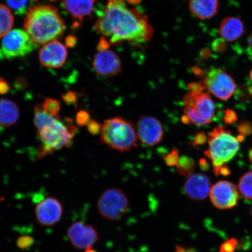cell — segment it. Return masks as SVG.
Listing matches in <instances>:
<instances>
[{
  "mask_svg": "<svg viewBox=\"0 0 252 252\" xmlns=\"http://www.w3.org/2000/svg\"><path fill=\"white\" fill-rule=\"evenodd\" d=\"M94 28L102 36L109 37V42L113 45L124 42H149L154 34L147 16L137 9H129L125 0H108Z\"/></svg>",
  "mask_w": 252,
  "mask_h": 252,
  "instance_id": "1",
  "label": "cell"
},
{
  "mask_svg": "<svg viewBox=\"0 0 252 252\" xmlns=\"http://www.w3.org/2000/svg\"><path fill=\"white\" fill-rule=\"evenodd\" d=\"M24 27L37 45L58 39L66 29L58 9L49 5H36L30 8L25 15Z\"/></svg>",
  "mask_w": 252,
  "mask_h": 252,
  "instance_id": "2",
  "label": "cell"
},
{
  "mask_svg": "<svg viewBox=\"0 0 252 252\" xmlns=\"http://www.w3.org/2000/svg\"><path fill=\"white\" fill-rule=\"evenodd\" d=\"M208 143L209 149L204 151V155L212 160L214 175L218 176L220 168L238 153L239 142L230 131L222 126H217L211 131Z\"/></svg>",
  "mask_w": 252,
  "mask_h": 252,
  "instance_id": "3",
  "label": "cell"
},
{
  "mask_svg": "<svg viewBox=\"0 0 252 252\" xmlns=\"http://www.w3.org/2000/svg\"><path fill=\"white\" fill-rule=\"evenodd\" d=\"M138 140L133 125L121 118L106 120L102 126L100 142L120 152L136 147Z\"/></svg>",
  "mask_w": 252,
  "mask_h": 252,
  "instance_id": "4",
  "label": "cell"
},
{
  "mask_svg": "<svg viewBox=\"0 0 252 252\" xmlns=\"http://www.w3.org/2000/svg\"><path fill=\"white\" fill-rule=\"evenodd\" d=\"M76 130L75 126L65 125L56 118L51 124L37 131L41 142L39 157L42 158L63 147L70 146Z\"/></svg>",
  "mask_w": 252,
  "mask_h": 252,
  "instance_id": "5",
  "label": "cell"
},
{
  "mask_svg": "<svg viewBox=\"0 0 252 252\" xmlns=\"http://www.w3.org/2000/svg\"><path fill=\"white\" fill-rule=\"evenodd\" d=\"M36 46L25 30H12L3 37L0 47V59L26 56L32 52Z\"/></svg>",
  "mask_w": 252,
  "mask_h": 252,
  "instance_id": "6",
  "label": "cell"
},
{
  "mask_svg": "<svg viewBox=\"0 0 252 252\" xmlns=\"http://www.w3.org/2000/svg\"><path fill=\"white\" fill-rule=\"evenodd\" d=\"M129 201L121 189L109 188L100 196L97 202V210L104 219L115 220L122 218L127 213Z\"/></svg>",
  "mask_w": 252,
  "mask_h": 252,
  "instance_id": "7",
  "label": "cell"
},
{
  "mask_svg": "<svg viewBox=\"0 0 252 252\" xmlns=\"http://www.w3.org/2000/svg\"><path fill=\"white\" fill-rule=\"evenodd\" d=\"M202 82L206 90L222 100L229 99L236 88L234 79L220 68H211Z\"/></svg>",
  "mask_w": 252,
  "mask_h": 252,
  "instance_id": "8",
  "label": "cell"
},
{
  "mask_svg": "<svg viewBox=\"0 0 252 252\" xmlns=\"http://www.w3.org/2000/svg\"><path fill=\"white\" fill-rule=\"evenodd\" d=\"M210 196L217 209L229 210L237 205L239 194L237 188L232 183L220 181L213 186Z\"/></svg>",
  "mask_w": 252,
  "mask_h": 252,
  "instance_id": "9",
  "label": "cell"
},
{
  "mask_svg": "<svg viewBox=\"0 0 252 252\" xmlns=\"http://www.w3.org/2000/svg\"><path fill=\"white\" fill-rule=\"evenodd\" d=\"M137 133L142 144L149 147L155 146L162 139V125L156 118L143 115L138 121Z\"/></svg>",
  "mask_w": 252,
  "mask_h": 252,
  "instance_id": "10",
  "label": "cell"
},
{
  "mask_svg": "<svg viewBox=\"0 0 252 252\" xmlns=\"http://www.w3.org/2000/svg\"><path fill=\"white\" fill-rule=\"evenodd\" d=\"M67 235L72 246L80 250L92 248L99 238L93 226L80 221L72 223L67 229Z\"/></svg>",
  "mask_w": 252,
  "mask_h": 252,
  "instance_id": "11",
  "label": "cell"
},
{
  "mask_svg": "<svg viewBox=\"0 0 252 252\" xmlns=\"http://www.w3.org/2000/svg\"><path fill=\"white\" fill-rule=\"evenodd\" d=\"M37 222L43 226H52L58 222L63 213L62 205L57 198L47 197L40 200L34 209Z\"/></svg>",
  "mask_w": 252,
  "mask_h": 252,
  "instance_id": "12",
  "label": "cell"
},
{
  "mask_svg": "<svg viewBox=\"0 0 252 252\" xmlns=\"http://www.w3.org/2000/svg\"><path fill=\"white\" fill-rule=\"evenodd\" d=\"M93 66L99 76L112 77L122 71V62L117 53L112 50L98 52L94 55Z\"/></svg>",
  "mask_w": 252,
  "mask_h": 252,
  "instance_id": "13",
  "label": "cell"
},
{
  "mask_svg": "<svg viewBox=\"0 0 252 252\" xmlns=\"http://www.w3.org/2000/svg\"><path fill=\"white\" fill-rule=\"evenodd\" d=\"M66 47L58 40H53L44 45L39 53L41 64L48 68H59L67 59Z\"/></svg>",
  "mask_w": 252,
  "mask_h": 252,
  "instance_id": "14",
  "label": "cell"
},
{
  "mask_svg": "<svg viewBox=\"0 0 252 252\" xmlns=\"http://www.w3.org/2000/svg\"><path fill=\"white\" fill-rule=\"evenodd\" d=\"M212 188L209 178L202 173H194L188 176L184 184L186 195L194 201L206 199L210 194Z\"/></svg>",
  "mask_w": 252,
  "mask_h": 252,
  "instance_id": "15",
  "label": "cell"
},
{
  "mask_svg": "<svg viewBox=\"0 0 252 252\" xmlns=\"http://www.w3.org/2000/svg\"><path fill=\"white\" fill-rule=\"evenodd\" d=\"M97 0H62L64 10L74 21V27L80 26L86 18L93 15Z\"/></svg>",
  "mask_w": 252,
  "mask_h": 252,
  "instance_id": "16",
  "label": "cell"
},
{
  "mask_svg": "<svg viewBox=\"0 0 252 252\" xmlns=\"http://www.w3.org/2000/svg\"><path fill=\"white\" fill-rule=\"evenodd\" d=\"M219 33L226 42H235L240 39L245 33L244 22L235 17L223 18L220 25Z\"/></svg>",
  "mask_w": 252,
  "mask_h": 252,
  "instance_id": "17",
  "label": "cell"
},
{
  "mask_svg": "<svg viewBox=\"0 0 252 252\" xmlns=\"http://www.w3.org/2000/svg\"><path fill=\"white\" fill-rule=\"evenodd\" d=\"M219 0H190L189 9L198 20H210L219 11Z\"/></svg>",
  "mask_w": 252,
  "mask_h": 252,
  "instance_id": "18",
  "label": "cell"
},
{
  "mask_svg": "<svg viewBox=\"0 0 252 252\" xmlns=\"http://www.w3.org/2000/svg\"><path fill=\"white\" fill-rule=\"evenodd\" d=\"M20 118V110L17 103L8 99H0V127H11Z\"/></svg>",
  "mask_w": 252,
  "mask_h": 252,
  "instance_id": "19",
  "label": "cell"
},
{
  "mask_svg": "<svg viewBox=\"0 0 252 252\" xmlns=\"http://www.w3.org/2000/svg\"><path fill=\"white\" fill-rule=\"evenodd\" d=\"M193 108L208 124H210L215 116L216 106L210 94L203 93L197 96Z\"/></svg>",
  "mask_w": 252,
  "mask_h": 252,
  "instance_id": "20",
  "label": "cell"
},
{
  "mask_svg": "<svg viewBox=\"0 0 252 252\" xmlns=\"http://www.w3.org/2000/svg\"><path fill=\"white\" fill-rule=\"evenodd\" d=\"M14 23V18L10 8L0 4V38L11 31Z\"/></svg>",
  "mask_w": 252,
  "mask_h": 252,
  "instance_id": "21",
  "label": "cell"
},
{
  "mask_svg": "<svg viewBox=\"0 0 252 252\" xmlns=\"http://www.w3.org/2000/svg\"><path fill=\"white\" fill-rule=\"evenodd\" d=\"M8 7L13 11L16 15H26L29 9L38 2V0H5Z\"/></svg>",
  "mask_w": 252,
  "mask_h": 252,
  "instance_id": "22",
  "label": "cell"
},
{
  "mask_svg": "<svg viewBox=\"0 0 252 252\" xmlns=\"http://www.w3.org/2000/svg\"><path fill=\"white\" fill-rule=\"evenodd\" d=\"M56 118L44 111L42 105L41 104H37L34 106L33 122L37 131L51 124Z\"/></svg>",
  "mask_w": 252,
  "mask_h": 252,
  "instance_id": "23",
  "label": "cell"
},
{
  "mask_svg": "<svg viewBox=\"0 0 252 252\" xmlns=\"http://www.w3.org/2000/svg\"><path fill=\"white\" fill-rule=\"evenodd\" d=\"M238 189L242 197L252 200V172L245 173L239 179Z\"/></svg>",
  "mask_w": 252,
  "mask_h": 252,
  "instance_id": "24",
  "label": "cell"
},
{
  "mask_svg": "<svg viewBox=\"0 0 252 252\" xmlns=\"http://www.w3.org/2000/svg\"><path fill=\"white\" fill-rule=\"evenodd\" d=\"M176 167L179 174L189 176L193 174L195 169V162L191 158L184 156L179 158Z\"/></svg>",
  "mask_w": 252,
  "mask_h": 252,
  "instance_id": "25",
  "label": "cell"
},
{
  "mask_svg": "<svg viewBox=\"0 0 252 252\" xmlns=\"http://www.w3.org/2000/svg\"><path fill=\"white\" fill-rule=\"evenodd\" d=\"M44 111L53 117L60 118L59 113L61 109V102L51 97H45L42 104Z\"/></svg>",
  "mask_w": 252,
  "mask_h": 252,
  "instance_id": "26",
  "label": "cell"
},
{
  "mask_svg": "<svg viewBox=\"0 0 252 252\" xmlns=\"http://www.w3.org/2000/svg\"><path fill=\"white\" fill-rule=\"evenodd\" d=\"M184 113L185 115L188 116L191 124L197 126H204L209 124L204 119L198 115L193 108L185 107Z\"/></svg>",
  "mask_w": 252,
  "mask_h": 252,
  "instance_id": "27",
  "label": "cell"
},
{
  "mask_svg": "<svg viewBox=\"0 0 252 252\" xmlns=\"http://www.w3.org/2000/svg\"><path fill=\"white\" fill-rule=\"evenodd\" d=\"M179 157V151L176 148H173L171 152L169 153L163 159L167 165L174 166L177 165Z\"/></svg>",
  "mask_w": 252,
  "mask_h": 252,
  "instance_id": "28",
  "label": "cell"
},
{
  "mask_svg": "<svg viewBox=\"0 0 252 252\" xmlns=\"http://www.w3.org/2000/svg\"><path fill=\"white\" fill-rule=\"evenodd\" d=\"M189 92L196 94V95H199L203 93V91L206 90L204 86V84L201 81V82H193L188 84V86Z\"/></svg>",
  "mask_w": 252,
  "mask_h": 252,
  "instance_id": "29",
  "label": "cell"
},
{
  "mask_svg": "<svg viewBox=\"0 0 252 252\" xmlns=\"http://www.w3.org/2000/svg\"><path fill=\"white\" fill-rule=\"evenodd\" d=\"M33 239L30 236H23L18 239L17 244L19 248L25 250L33 244Z\"/></svg>",
  "mask_w": 252,
  "mask_h": 252,
  "instance_id": "30",
  "label": "cell"
},
{
  "mask_svg": "<svg viewBox=\"0 0 252 252\" xmlns=\"http://www.w3.org/2000/svg\"><path fill=\"white\" fill-rule=\"evenodd\" d=\"M236 245L237 241L235 239H229L220 245V252H234Z\"/></svg>",
  "mask_w": 252,
  "mask_h": 252,
  "instance_id": "31",
  "label": "cell"
},
{
  "mask_svg": "<svg viewBox=\"0 0 252 252\" xmlns=\"http://www.w3.org/2000/svg\"><path fill=\"white\" fill-rule=\"evenodd\" d=\"M91 121L89 113L85 110H81L77 113L76 116V123L79 126L87 125Z\"/></svg>",
  "mask_w": 252,
  "mask_h": 252,
  "instance_id": "32",
  "label": "cell"
},
{
  "mask_svg": "<svg viewBox=\"0 0 252 252\" xmlns=\"http://www.w3.org/2000/svg\"><path fill=\"white\" fill-rule=\"evenodd\" d=\"M239 135L244 137L249 136L252 134V125L251 123L245 122L239 125L238 127Z\"/></svg>",
  "mask_w": 252,
  "mask_h": 252,
  "instance_id": "33",
  "label": "cell"
},
{
  "mask_svg": "<svg viewBox=\"0 0 252 252\" xmlns=\"http://www.w3.org/2000/svg\"><path fill=\"white\" fill-rule=\"evenodd\" d=\"M87 126L88 130L91 134L96 135L100 134L102 126H100L99 123L94 121V120H91Z\"/></svg>",
  "mask_w": 252,
  "mask_h": 252,
  "instance_id": "34",
  "label": "cell"
},
{
  "mask_svg": "<svg viewBox=\"0 0 252 252\" xmlns=\"http://www.w3.org/2000/svg\"><path fill=\"white\" fill-rule=\"evenodd\" d=\"M197 95L189 92L186 94L183 98V101L186 106L188 108H193L196 103Z\"/></svg>",
  "mask_w": 252,
  "mask_h": 252,
  "instance_id": "35",
  "label": "cell"
},
{
  "mask_svg": "<svg viewBox=\"0 0 252 252\" xmlns=\"http://www.w3.org/2000/svg\"><path fill=\"white\" fill-rule=\"evenodd\" d=\"M63 99L64 102L68 104V105H76L77 100L78 98L77 94L72 91H68L65 94H63Z\"/></svg>",
  "mask_w": 252,
  "mask_h": 252,
  "instance_id": "36",
  "label": "cell"
},
{
  "mask_svg": "<svg viewBox=\"0 0 252 252\" xmlns=\"http://www.w3.org/2000/svg\"><path fill=\"white\" fill-rule=\"evenodd\" d=\"M237 115L235 112L231 109H227L225 111L224 118L223 121L226 124L232 125L237 121Z\"/></svg>",
  "mask_w": 252,
  "mask_h": 252,
  "instance_id": "37",
  "label": "cell"
},
{
  "mask_svg": "<svg viewBox=\"0 0 252 252\" xmlns=\"http://www.w3.org/2000/svg\"><path fill=\"white\" fill-rule=\"evenodd\" d=\"M208 138L204 132H199L194 138L193 146L194 147L203 146L206 144Z\"/></svg>",
  "mask_w": 252,
  "mask_h": 252,
  "instance_id": "38",
  "label": "cell"
},
{
  "mask_svg": "<svg viewBox=\"0 0 252 252\" xmlns=\"http://www.w3.org/2000/svg\"><path fill=\"white\" fill-rule=\"evenodd\" d=\"M225 41V40L223 39H218L214 41L212 45L214 51H215L217 53H221L225 51L226 47Z\"/></svg>",
  "mask_w": 252,
  "mask_h": 252,
  "instance_id": "39",
  "label": "cell"
},
{
  "mask_svg": "<svg viewBox=\"0 0 252 252\" xmlns=\"http://www.w3.org/2000/svg\"><path fill=\"white\" fill-rule=\"evenodd\" d=\"M110 45H111V44H110L109 41L107 40L106 37L103 36L100 39L98 43H97V51L101 52L108 50Z\"/></svg>",
  "mask_w": 252,
  "mask_h": 252,
  "instance_id": "40",
  "label": "cell"
},
{
  "mask_svg": "<svg viewBox=\"0 0 252 252\" xmlns=\"http://www.w3.org/2000/svg\"><path fill=\"white\" fill-rule=\"evenodd\" d=\"M10 90L9 84L4 79L0 78V94H5Z\"/></svg>",
  "mask_w": 252,
  "mask_h": 252,
  "instance_id": "41",
  "label": "cell"
},
{
  "mask_svg": "<svg viewBox=\"0 0 252 252\" xmlns=\"http://www.w3.org/2000/svg\"><path fill=\"white\" fill-rule=\"evenodd\" d=\"M230 173H231V171H230L229 169L228 168V167L226 165L223 166L220 168V169L219 172V175H222V176H228Z\"/></svg>",
  "mask_w": 252,
  "mask_h": 252,
  "instance_id": "42",
  "label": "cell"
},
{
  "mask_svg": "<svg viewBox=\"0 0 252 252\" xmlns=\"http://www.w3.org/2000/svg\"><path fill=\"white\" fill-rule=\"evenodd\" d=\"M199 165L200 169L203 170V171H207V170L209 169L210 166L209 163H208L206 159L204 158L200 159Z\"/></svg>",
  "mask_w": 252,
  "mask_h": 252,
  "instance_id": "43",
  "label": "cell"
},
{
  "mask_svg": "<svg viewBox=\"0 0 252 252\" xmlns=\"http://www.w3.org/2000/svg\"><path fill=\"white\" fill-rule=\"evenodd\" d=\"M76 39L74 36H70L67 37L66 39V45L69 47H73L76 43Z\"/></svg>",
  "mask_w": 252,
  "mask_h": 252,
  "instance_id": "44",
  "label": "cell"
},
{
  "mask_svg": "<svg viewBox=\"0 0 252 252\" xmlns=\"http://www.w3.org/2000/svg\"><path fill=\"white\" fill-rule=\"evenodd\" d=\"M247 42L248 53L252 57V31L250 35L249 36Z\"/></svg>",
  "mask_w": 252,
  "mask_h": 252,
  "instance_id": "45",
  "label": "cell"
},
{
  "mask_svg": "<svg viewBox=\"0 0 252 252\" xmlns=\"http://www.w3.org/2000/svg\"><path fill=\"white\" fill-rule=\"evenodd\" d=\"M193 71L194 74L197 77H204L203 71L201 70L200 68L197 67H194L193 68Z\"/></svg>",
  "mask_w": 252,
  "mask_h": 252,
  "instance_id": "46",
  "label": "cell"
},
{
  "mask_svg": "<svg viewBox=\"0 0 252 252\" xmlns=\"http://www.w3.org/2000/svg\"><path fill=\"white\" fill-rule=\"evenodd\" d=\"M129 4L132 5H136L140 4L143 0H126Z\"/></svg>",
  "mask_w": 252,
  "mask_h": 252,
  "instance_id": "47",
  "label": "cell"
},
{
  "mask_svg": "<svg viewBox=\"0 0 252 252\" xmlns=\"http://www.w3.org/2000/svg\"><path fill=\"white\" fill-rule=\"evenodd\" d=\"M181 119L183 124L188 125L190 123V119H189L188 116L186 115L182 116Z\"/></svg>",
  "mask_w": 252,
  "mask_h": 252,
  "instance_id": "48",
  "label": "cell"
},
{
  "mask_svg": "<svg viewBox=\"0 0 252 252\" xmlns=\"http://www.w3.org/2000/svg\"><path fill=\"white\" fill-rule=\"evenodd\" d=\"M176 252H187V250H186L185 248L178 245V247L176 248Z\"/></svg>",
  "mask_w": 252,
  "mask_h": 252,
  "instance_id": "49",
  "label": "cell"
},
{
  "mask_svg": "<svg viewBox=\"0 0 252 252\" xmlns=\"http://www.w3.org/2000/svg\"><path fill=\"white\" fill-rule=\"evenodd\" d=\"M248 157L250 162L252 163V149L248 151Z\"/></svg>",
  "mask_w": 252,
  "mask_h": 252,
  "instance_id": "50",
  "label": "cell"
},
{
  "mask_svg": "<svg viewBox=\"0 0 252 252\" xmlns=\"http://www.w3.org/2000/svg\"><path fill=\"white\" fill-rule=\"evenodd\" d=\"M244 138H245V137H244L243 135H239H239L237 137V138H236V139H237V140L239 142H241V141H243L244 140Z\"/></svg>",
  "mask_w": 252,
  "mask_h": 252,
  "instance_id": "51",
  "label": "cell"
},
{
  "mask_svg": "<svg viewBox=\"0 0 252 252\" xmlns=\"http://www.w3.org/2000/svg\"><path fill=\"white\" fill-rule=\"evenodd\" d=\"M86 252H97L94 251V250H92V249H91V248H90L87 249V250H86Z\"/></svg>",
  "mask_w": 252,
  "mask_h": 252,
  "instance_id": "52",
  "label": "cell"
},
{
  "mask_svg": "<svg viewBox=\"0 0 252 252\" xmlns=\"http://www.w3.org/2000/svg\"><path fill=\"white\" fill-rule=\"evenodd\" d=\"M249 92H250V94L252 96V87L250 88V89H249Z\"/></svg>",
  "mask_w": 252,
  "mask_h": 252,
  "instance_id": "53",
  "label": "cell"
},
{
  "mask_svg": "<svg viewBox=\"0 0 252 252\" xmlns=\"http://www.w3.org/2000/svg\"><path fill=\"white\" fill-rule=\"evenodd\" d=\"M250 78H251V81L252 82V69L250 72Z\"/></svg>",
  "mask_w": 252,
  "mask_h": 252,
  "instance_id": "54",
  "label": "cell"
},
{
  "mask_svg": "<svg viewBox=\"0 0 252 252\" xmlns=\"http://www.w3.org/2000/svg\"><path fill=\"white\" fill-rule=\"evenodd\" d=\"M251 216H252V206L251 207Z\"/></svg>",
  "mask_w": 252,
  "mask_h": 252,
  "instance_id": "55",
  "label": "cell"
}]
</instances>
